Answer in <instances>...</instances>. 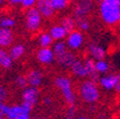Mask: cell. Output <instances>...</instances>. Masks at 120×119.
<instances>
[{"mask_svg": "<svg viewBox=\"0 0 120 119\" xmlns=\"http://www.w3.org/2000/svg\"><path fill=\"white\" fill-rule=\"evenodd\" d=\"M92 9H93V3L91 1H87V0L77 1L73 7L72 17L75 20L88 18V15L92 12Z\"/></svg>", "mask_w": 120, "mask_h": 119, "instance_id": "6", "label": "cell"}, {"mask_svg": "<svg viewBox=\"0 0 120 119\" xmlns=\"http://www.w3.org/2000/svg\"><path fill=\"white\" fill-rule=\"evenodd\" d=\"M59 25L65 30V32L69 35L72 31L76 30V23L75 19L72 17V15H65L60 18V23Z\"/></svg>", "mask_w": 120, "mask_h": 119, "instance_id": "18", "label": "cell"}, {"mask_svg": "<svg viewBox=\"0 0 120 119\" xmlns=\"http://www.w3.org/2000/svg\"><path fill=\"white\" fill-rule=\"evenodd\" d=\"M82 61H84V65H85L86 69H87V71H88V74H89L88 79L92 81V82L98 83L100 75L98 74L97 71H95V69H94V60H92L89 57H86Z\"/></svg>", "mask_w": 120, "mask_h": 119, "instance_id": "17", "label": "cell"}, {"mask_svg": "<svg viewBox=\"0 0 120 119\" xmlns=\"http://www.w3.org/2000/svg\"><path fill=\"white\" fill-rule=\"evenodd\" d=\"M77 59L76 54L70 50H67L64 54L60 55L58 57L55 58V62L59 65L60 68H62L64 70H70V68L72 67V65L75 62V60Z\"/></svg>", "mask_w": 120, "mask_h": 119, "instance_id": "12", "label": "cell"}, {"mask_svg": "<svg viewBox=\"0 0 120 119\" xmlns=\"http://www.w3.org/2000/svg\"><path fill=\"white\" fill-rule=\"evenodd\" d=\"M0 119H5V118H4V117H3V116H2V115H0Z\"/></svg>", "mask_w": 120, "mask_h": 119, "instance_id": "41", "label": "cell"}, {"mask_svg": "<svg viewBox=\"0 0 120 119\" xmlns=\"http://www.w3.org/2000/svg\"><path fill=\"white\" fill-rule=\"evenodd\" d=\"M116 84H117V73H107L105 75H101L98 81L99 87L106 91L115 90Z\"/></svg>", "mask_w": 120, "mask_h": 119, "instance_id": "8", "label": "cell"}, {"mask_svg": "<svg viewBox=\"0 0 120 119\" xmlns=\"http://www.w3.org/2000/svg\"><path fill=\"white\" fill-rule=\"evenodd\" d=\"M99 14L105 25L114 27L120 23L119 0H102L98 5Z\"/></svg>", "mask_w": 120, "mask_h": 119, "instance_id": "1", "label": "cell"}, {"mask_svg": "<svg viewBox=\"0 0 120 119\" xmlns=\"http://www.w3.org/2000/svg\"><path fill=\"white\" fill-rule=\"evenodd\" d=\"M75 119H89L87 116H77Z\"/></svg>", "mask_w": 120, "mask_h": 119, "instance_id": "38", "label": "cell"}, {"mask_svg": "<svg viewBox=\"0 0 120 119\" xmlns=\"http://www.w3.org/2000/svg\"><path fill=\"white\" fill-rule=\"evenodd\" d=\"M94 69L98 74L101 76V75H105L107 73H109L110 65L106 59L98 60V61H94Z\"/></svg>", "mask_w": 120, "mask_h": 119, "instance_id": "21", "label": "cell"}, {"mask_svg": "<svg viewBox=\"0 0 120 119\" xmlns=\"http://www.w3.org/2000/svg\"><path fill=\"white\" fill-rule=\"evenodd\" d=\"M50 5L54 9L55 12H62L65 11L70 7V1L69 0H49Z\"/></svg>", "mask_w": 120, "mask_h": 119, "instance_id": "23", "label": "cell"}, {"mask_svg": "<svg viewBox=\"0 0 120 119\" xmlns=\"http://www.w3.org/2000/svg\"><path fill=\"white\" fill-rule=\"evenodd\" d=\"M19 105H20V108H22V114L30 115V113H31V111H32V108H33L32 105L29 104V103H27V102H22Z\"/></svg>", "mask_w": 120, "mask_h": 119, "instance_id": "30", "label": "cell"}, {"mask_svg": "<svg viewBox=\"0 0 120 119\" xmlns=\"http://www.w3.org/2000/svg\"><path fill=\"white\" fill-rule=\"evenodd\" d=\"M52 102H54V100H52V98L49 97V96H46V97L43 98V104H44L45 106H50V105L52 104Z\"/></svg>", "mask_w": 120, "mask_h": 119, "instance_id": "34", "label": "cell"}, {"mask_svg": "<svg viewBox=\"0 0 120 119\" xmlns=\"http://www.w3.org/2000/svg\"><path fill=\"white\" fill-rule=\"evenodd\" d=\"M75 23H76V29L79 30L80 32L88 31V30L90 29V22L88 20V18L75 20Z\"/></svg>", "mask_w": 120, "mask_h": 119, "instance_id": "27", "label": "cell"}, {"mask_svg": "<svg viewBox=\"0 0 120 119\" xmlns=\"http://www.w3.org/2000/svg\"><path fill=\"white\" fill-rule=\"evenodd\" d=\"M119 25H120V23H119Z\"/></svg>", "mask_w": 120, "mask_h": 119, "instance_id": "43", "label": "cell"}, {"mask_svg": "<svg viewBox=\"0 0 120 119\" xmlns=\"http://www.w3.org/2000/svg\"><path fill=\"white\" fill-rule=\"evenodd\" d=\"M35 9L39 11L41 16L45 19H49L56 15V12L50 5L49 0H37Z\"/></svg>", "mask_w": 120, "mask_h": 119, "instance_id": "13", "label": "cell"}, {"mask_svg": "<svg viewBox=\"0 0 120 119\" xmlns=\"http://www.w3.org/2000/svg\"><path fill=\"white\" fill-rule=\"evenodd\" d=\"M15 25H16V20L11 16H2L0 18V28L12 30V28L15 27Z\"/></svg>", "mask_w": 120, "mask_h": 119, "instance_id": "25", "label": "cell"}, {"mask_svg": "<svg viewBox=\"0 0 120 119\" xmlns=\"http://www.w3.org/2000/svg\"><path fill=\"white\" fill-rule=\"evenodd\" d=\"M78 93L82 101L86 104H95L101 99V90L98 83L90 79H84L78 86Z\"/></svg>", "mask_w": 120, "mask_h": 119, "instance_id": "2", "label": "cell"}, {"mask_svg": "<svg viewBox=\"0 0 120 119\" xmlns=\"http://www.w3.org/2000/svg\"><path fill=\"white\" fill-rule=\"evenodd\" d=\"M35 59L43 65H50L55 63V55L52 48H39L35 53Z\"/></svg>", "mask_w": 120, "mask_h": 119, "instance_id": "10", "label": "cell"}, {"mask_svg": "<svg viewBox=\"0 0 120 119\" xmlns=\"http://www.w3.org/2000/svg\"><path fill=\"white\" fill-rule=\"evenodd\" d=\"M22 102H27L34 106L39 103L40 100V90L39 88H34V87H26L22 91Z\"/></svg>", "mask_w": 120, "mask_h": 119, "instance_id": "9", "label": "cell"}, {"mask_svg": "<svg viewBox=\"0 0 120 119\" xmlns=\"http://www.w3.org/2000/svg\"><path fill=\"white\" fill-rule=\"evenodd\" d=\"M9 55H10L11 59L14 60H18L25 55L26 53V47L22 44H14L10 47V50H8Z\"/></svg>", "mask_w": 120, "mask_h": 119, "instance_id": "19", "label": "cell"}, {"mask_svg": "<svg viewBox=\"0 0 120 119\" xmlns=\"http://www.w3.org/2000/svg\"><path fill=\"white\" fill-rule=\"evenodd\" d=\"M8 98V90L0 85V102H4Z\"/></svg>", "mask_w": 120, "mask_h": 119, "instance_id": "32", "label": "cell"}, {"mask_svg": "<svg viewBox=\"0 0 120 119\" xmlns=\"http://www.w3.org/2000/svg\"><path fill=\"white\" fill-rule=\"evenodd\" d=\"M1 15H2V11H1V9H0V18H1Z\"/></svg>", "mask_w": 120, "mask_h": 119, "instance_id": "40", "label": "cell"}, {"mask_svg": "<svg viewBox=\"0 0 120 119\" xmlns=\"http://www.w3.org/2000/svg\"><path fill=\"white\" fill-rule=\"evenodd\" d=\"M64 43L70 52H78V50H82L84 44H85V35L82 32H80L79 30L76 29L67 35Z\"/></svg>", "mask_w": 120, "mask_h": 119, "instance_id": "5", "label": "cell"}, {"mask_svg": "<svg viewBox=\"0 0 120 119\" xmlns=\"http://www.w3.org/2000/svg\"><path fill=\"white\" fill-rule=\"evenodd\" d=\"M43 25V17L39 11L31 8L25 12V28L30 32H38Z\"/></svg>", "mask_w": 120, "mask_h": 119, "instance_id": "4", "label": "cell"}, {"mask_svg": "<svg viewBox=\"0 0 120 119\" xmlns=\"http://www.w3.org/2000/svg\"><path fill=\"white\" fill-rule=\"evenodd\" d=\"M9 108H10V105L5 104V103H1L0 104V115H2L3 117H5L8 112H9Z\"/></svg>", "mask_w": 120, "mask_h": 119, "instance_id": "33", "label": "cell"}, {"mask_svg": "<svg viewBox=\"0 0 120 119\" xmlns=\"http://www.w3.org/2000/svg\"><path fill=\"white\" fill-rule=\"evenodd\" d=\"M1 103H4V102H0V104H1Z\"/></svg>", "mask_w": 120, "mask_h": 119, "instance_id": "42", "label": "cell"}, {"mask_svg": "<svg viewBox=\"0 0 120 119\" xmlns=\"http://www.w3.org/2000/svg\"><path fill=\"white\" fill-rule=\"evenodd\" d=\"M3 3H4V1H3V0H0V7L3 5Z\"/></svg>", "mask_w": 120, "mask_h": 119, "instance_id": "39", "label": "cell"}, {"mask_svg": "<svg viewBox=\"0 0 120 119\" xmlns=\"http://www.w3.org/2000/svg\"><path fill=\"white\" fill-rule=\"evenodd\" d=\"M8 4L11 7H17V5H20V0H9Z\"/></svg>", "mask_w": 120, "mask_h": 119, "instance_id": "36", "label": "cell"}, {"mask_svg": "<svg viewBox=\"0 0 120 119\" xmlns=\"http://www.w3.org/2000/svg\"><path fill=\"white\" fill-rule=\"evenodd\" d=\"M70 71L72 73V75H74L77 78L87 79L88 76H89L87 69H86L85 65H84V61L82 59H78V58L75 60V62L72 65V67L70 68Z\"/></svg>", "mask_w": 120, "mask_h": 119, "instance_id": "14", "label": "cell"}, {"mask_svg": "<svg viewBox=\"0 0 120 119\" xmlns=\"http://www.w3.org/2000/svg\"><path fill=\"white\" fill-rule=\"evenodd\" d=\"M38 43L40 45V48H50L54 44V40L52 39L48 31H43L38 37Z\"/></svg>", "mask_w": 120, "mask_h": 119, "instance_id": "20", "label": "cell"}, {"mask_svg": "<svg viewBox=\"0 0 120 119\" xmlns=\"http://www.w3.org/2000/svg\"><path fill=\"white\" fill-rule=\"evenodd\" d=\"M52 53H54V55H55V58L58 57V56H60V55L64 54L68 50L67 45H65L64 41H58V42H54V44L52 45Z\"/></svg>", "mask_w": 120, "mask_h": 119, "instance_id": "24", "label": "cell"}, {"mask_svg": "<svg viewBox=\"0 0 120 119\" xmlns=\"http://www.w3.org/2000/svg\"><path fill=\"white\" fill-rule=\"evenodd\" d=\"M54 85L57 87V89L61 92L65 103L69 106H74L77 101V96L73 89L72 79L65 75H59L55 78Z\"/></svg>", "mask_w": 120, "mask_h": 119, "instance_id": "3", "label": "cell"}, {"mask_svg": "<svg viewBox=\"0 0 120 119\" xmlns=\"http://www.w3.org/2000/svg\"><path fill=\"white\" fill-rule=\"evenodd\" d=\"M48 33L50 35L52 39L54 40V42H58V41H64L67 38L68 33L65 32V30L63 29L59 24H55L48 30Z\"/></svg>", "mask_w": 120, "mask_h": 119, "instance_id": "16", "label": "cell"}, {"mask_svg": "<svg viewBox=\"0 0 120 119\" xmlns=\"http://www.w3.org/2000/svg\"><path fill=\"white\" fill-rule=\"evenodd\" d=\"M20 114H22V108H20V105L19 104H15V105L10 106L9 112H8L7 116H5L4 118L5 119H16Z\"/></svg>", "mask_w": 120, "mask_h": 119, "instance_id": "26", "label": "cell"}, {"mask_svg": "<svg viewBox=\"0 0 120 119\" xmlns=\"http://www.w3.org/2000/svg\"><path fill=\"white\" fill-rule=\"evenodd\" d=\"M25 76H26V79H27V83L29 87L39 88L40 86H42L43 82H44V73L39 69L30 70Z\"/></svg>", "mask_w": 120, "mask_h": 119, "instance_id": "11", "label": "cell"}, {"mask_svg": "<svg viewBox=\"0 0 120 119\" xmlns=\"http://www.w3.org/2000/svg\"><path fill=\"white\" fill-rule=\"evenodd\" d=\"M76 118V107L74 106H69L65 114V119H75Z\"/></svg>", "mask_w": 120, "mask_h": 119, "instance_id": "31", "label": "cell"}, {"mask_svg": "<svg viewBox=\"0 0 120 119\" xmlns=\"http://www.w3.org/2000/svg\"><path fill=\"white\" fill-rule=\"evenodd\" d=\"M115 91L118 94H120V72L117 73V84H116L115 87Z\"/></svg>", "mask_w": 120, "mask_h": 119, "instance_id": "35", "label": "cell"}, {"mask_svg": "<svg viewBox=\"0 0 120 119\" xmlns=\"http://www.w3.org/2000/svg\"><path fill=\"white\" fill-rule=\"evenodd\" d=\"M16 119H30V115H28V114H20Z\"/></svg>", "mask_w": 120, "mask_h": 119, "instance_id": "37", "label": "cell"}, {"mask_svg": "<svg viewBox=\"0 0 120 119\" xmlns=\"http://www.w3.org/2000/svg\"><path fill=\"white\" fill-rule=\"evenodd\" d=\"M87 57L91 58L94 61H98V60H103L106 57V50L105 47L102 46L99 43L95 42H91L87 45Z\"/></svg>", "mask_w": 120, "mask_h": 119, "instance_id": "7", "label": "cell"}, {"mask_svg": "<svg viewBox=\"0 0 120 119\" xmlns=\"http://www.w3.org/2000/svg\"><path fill=\"white\" fill-rule=\"evenodd\" d=\"M0 67L3 69H11L13 67V60L4 48H0Z\"/></svg>", "mask_w": 120, "mask_h": 119, "instance_id": "22", "label": "cell"}, {"mask_svg": "<svg viewBox=\"0 0 120 119\" xmlns=\"http://www.w3.org/2000/svg\"><path fill=\"white\" fill-rule=\"evenodd\" d=\"M119 119H120V118H119Z\"/></svg>", "mask_w": 120, "mask_h": 119, "instance_id": "44", "label": "cell"}, {"mask_svg": "<svg viewBox=\"0 0 120 119\" xmlns=\"http://www.w3.org/2000/svg\"><path fill=\"white\" fill-rule=\"evenodd\" d=\"M14 42V33L11 29L0 28V48L11 47Z\"/></svg>", "mask_w": 120, "mask_h": 119, "instance_id": "15", "label": "cell"}, {"mask_svg": "<svg viewBox=\"0 0 120 119\" xmlns=\"http://www.w3.org/2000/svg\"><path fill=\"white\" fill-rule=\"evenodd\" d=\"M15 85L20 89H25L26 87H28V83L25 75H17V77L15 78Z\"/></svg>", "mask_w": 120, "mask_h": 119, "instance_id": "28", "label": "cell"}, {"mask_svg": "<svg viewBox=\"0 0 120 119\" xmlns=\"http://www.w3.org/2000/svg\"><path fill=\"white\" fill-rule=\"evenodd\" d=\"M37 0H20V7L25 10H29L31 8L35 7Z\"/></svg>", "mask_w": 120, "mask_h": 119, "instance_id": "29", "label": "cell"}]
</instances>
